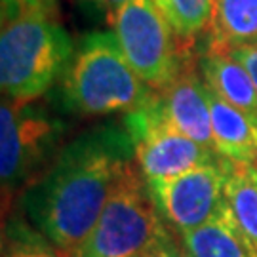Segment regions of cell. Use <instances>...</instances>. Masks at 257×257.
<instances>
[{
	"label": "cell",
	"mask_w": 257,
	"mask_h": 257,
	"mask_svg": "<svg viewBox=\"0 0 257 257\" xmlns=\"http://www.w3.org/2000/svg\"><path fill=\"white\" fill-rule=\"evenodd\" d=\"M136 160L124 122L101 124L71 139L23 193L29 223L63 257L93 230L118 175Z\"/></svg>",
	"instance_id": "6da1fadb"
},
{
	"label": "cell",
	"mask_w": 257,
	"mask_h": 257,
	"mask_svg": "<svg viewBox=\"0 0 257 257\" xmlns=\"http://www.w3.org/2000/svg\"><path fill=\"white\" fill-rule=\"evenodd\" d=\"M156 95L128 63L114 33H92L74 48L63 71L55 99L74 116L128 114Z\"/></svg>",
	"instance_id": "7a4b0ae2"
},
{
	"label": "cell",
	"mask_w": 257,
	"mask_h": 257,
	"mask_svg": "<svg viewBox=\"0 0 257 257\" xmlns=\"http://www.w3.org/2000/svg\"><path fill=\"white\" fill-rule=\"evenodd\" d=\"M74 54L55 14L21 12L4 19L0 37V84L14 103H31L54 86Z\"/></svg>",
	"instance_id": "3957f363"
},
{
	"label": "cell",
	"mask_w": 257,
	"mask_h": 257,
	"mask_svg": "<svg viewBox=\"0 0 257 257\" xmlns=\"http://www.w3.org/2000/svg\"><path fill=\"white\" fill-rule=\"evenodd\" d=\"M168 229L145 177L132 162L118 175L95 227L74 257L141 255Z\"/></svg>",
	"instance_id": "277c9868"
},
{
	"label": "cell",
	"mask_w": 257,
	"mask_h": 257,
	"mask_svg": "<svg viewBox=\"0 0 257 257\" xmlns=\"http://www.w3.org/2000/svg\"><path fill=\"white\" fill-rule=\"evenodd\" d=\"M110 23L124 57L156 92L194 57L193 40L179 37L153 0H128Z\"/></svg>",
	"instance_id": "5b68a950"
},
{
	"label": "cell",
	"mask_w": 257,
	"mask_h": 257,
	"mask_svg": "<svg viewBox=\"0 0 257 257\" xmlns=\"http://www.w3.org/2000/svg\"><path fill=\"white\" fill-rule=\"evenodd\" d=\"M67 122L31 103L4 101L0 107V177L4 198L27 189L54 162Z\"/></svg>",
	"instance_id": "8992f818"
},
{
	"label": "cell",
	"mask_w": 257,
	"mask_h": 257,
	"mask_svg": "<svg viewBox=\"0 0 257 257\" xmlns=\"http://www.w3.org/2000/svg\"><path fill=\"white\" fill-rule=\"evenodd\" d=\"M122 122L134 139L136 164L145 181L175 177L221 160L213 149L187 138L168 120L158 92L145 107L124 114Z\"/></svg>",
	"instance_id": "52a82bcc"
},
{
	"label": "cell",
	"mask_w": 257,
	"mask_h": 257,
	"mask_svg": "<svg viewBox=\"0 0 257 257\" xmlns=\"http://www.w3.org/2000/svg\"><path fill=\"white\" fill-rule=\"evenodd\" d=\"M227 158L198 166L181 175L147 181L156 208L179 234L204 225L225 202Z\"/></svg>",
	"instance_id": "ba28073f"
},
{
	"label": "cell",
	"mask_w": 257,
	"mask_h": 257,
	"mask_svg": "<svg viewBox=\"0 0 257 257\" xmlns=\"http://www.w3.org/2000/svg\"><path fill=\"white\" fill-rule=\"evenodd\" d=\"M158 97L175 128L196 143L213 149L210 97L196 57L189 59L174 80L158 90Z\"/></svg>",
	"instance_id": "9c48e42d"
},
{
	"label": "cell",
	"mask_w": 257,
	"mask_h": 257,
	"mask_svg": "<svg viewBox=\"0 0 257 257\" xmlns=\"http://www.w3.org/2000/svg\"><path fill=\"white\" fill-rule=\"evenodd\" d=\"M213 149L234 164L257 166V114L223 101L208 90Z\"/></svg>",
	"instance_id": "30bf717a"
},
{
	"label": "cell",
	"mask_w": 257,
	"mask_h": 257,
	"mask_svg": "<svg viewBox=\"0 0 257 257\" xmlns=\"http://www.w3.org/2000/svg\"><path fill=\"white\" fill-rule=\"evenodd\" d=\"M257 46V0H215L204 52L230 54Z\"/></svg>",
	"instance_id": "8fae6325"
},
{
	"label": "cell",
	"mask_w": 257,
	"mask_h": 257,
	"mask_svg": "<svg viewBox=\"0 0 257 257\" xmlns=\"http://www.w3.org/2000/svg\"><path fill=\"white\" fill-rule=\"evenodd\" d=\"M179 238L189 257H255L227 200L211 219Z\"/></svg>",
	"instance_id": "7c38bea8"
},
{
	"label": "cell",
	"mask_w": 257,
	"mask_h": 257,
	"mask_svg": "<svg viewBox=\"0 0 257 257\" xmlns=\"http://www.w3.org/2000/svg\"><path fill=\"white\" fill-rule=\"evenodd\" d=\"M198 69L206 88L223 101L246 112L257 114V88L246 67L230 54L202 52Z\"/></svg>",
	"instance_id": "4fadbf2b"
},
{
	"label": "cell",
	"mask_w": 257,
	"mask_h": 257,
	"mask_svg": "<svg viewBox=\"0 0 257 257\" xmlns=\"http://www.w3.org/2000/svg\"><path fill=\"white\" fill-rule=\"evenodd\" d=\"M225 200L257 257V166L227 160Z\"/></svg>",
	"instance_id": "5bb4252c"
},
{
	"label": "cell",
	"mask_w": 257,
	"mask_h": 257,
	"mask_svg": "<svg viewBox=\"0 0 257 257\" xmlns=\"http://www.w3.org/2000/svg\"><path fill=\"white\" fill-rule=\"evenodd\" d=\"M215 0H156L155 4L179 37L194 40L208 27Z\"/></svg>",
	"instance_id": "9a60e30c"
},
{
	"label": "cell",
	"mask_w": 257,
	"mask_h": 257,
	"mask_svg": "<svg viewBox=\"0 0 257 257\" xmlns=\"http://www.w3.org/2000/svg\"><path fill=\"white\" fill-rule=\"evenodd\" d=\"M2 257H63L33 225L14 221L4 232Z\"/></svg>",
	"instance_id": "2e32d148"
},
{
	"label": "cell",
	"mask_w": 257,
	"mask_h": 257,
	"mask_svg": "<svg viewBox=\"0 0 257 257\" xmlns=\"http://www.w3.org/2000/svg\"><path fill=\"white\" fill-rule=\"evenodd\" d=\"M172 230L174 229L166 230L160 238L156 240V242H153V244L141 253V257H189L187 251L183 249V246H181V242H179V244L175 242Z\"/></svg>",
	"instance_id": "e0dca14e"
},
{
	"label": "cell",
	"mask_w": 257,
	"mask_h": 257,
	"mask_svg": "<svg viewBox=\"0 0 257 257\" xmlns=\"http://www.w3.org/2000/svg\"><path fill=\"white\" fill-rule=\"evenodd\" d=\"M4 19L14 18L21 12H44L55 14V0H2Z\"/></svg>",
	"instance_id": "ac0fdd59"
},
{
	"label": "cell",
	"mask_w": 257,
	"mask_h": 257,
	"mask_svg": "<svg viewBox=\"0 0 257 257\" xmlns=\"http://www.w3.org/2000/svg\"><path fill=\"white\" fill-rule=\"evenodd\" d=\"M230 55H232L234 59H238L240 63L246 67V71L249 73V76H251V80L255 82V88H257V46L230 52Z\"/></svg>",
	"instance_id": "d6986e66"
},
{
	"label": "cell",
	"mask_w": 257,
	"mask_h": 257,
	"mask_svg": "<svg viewBox=\"0 0 257 257\" xmlns=\"http://www.w3.org/2000/svg\"><path fill=\"white\" fill-rule=\"evenodd\" d=\"M126 2H128V0H97V4L109 14L110 19H112V16L116 14V10H118L122 4H126Z\"/></svg>",
	"instance_id": "ffe728a7"
},
{
	"label": "cell",
	"mask_w": 257,
	"mask_h": 257,
	"mask_svg": "<svg viewBox=\"0 0 257 257\" xmlns=\"http://www.w3.org/2000/svg\"><path fill=\"white\" fill-rule=\"evenodd\" d=\"M130 257H141V255H130Z\"/></svg>",
	"instance_id": "44dd1931"
},
{
	"label": "cell",
	"mask_w": 257,
	"mask_h": 257,
	"mask_svg": "<svg viewBox=\"0 0 257 257\" xmlns=\"http://www.w3.org/2000/svg\"><path fill=\"white\" fill-rule=\"evenodd\" d=\"M153 2H156V0H153Z\"/></svg>",
	"instance_id": "7402d4cb"
}]
</instances>
